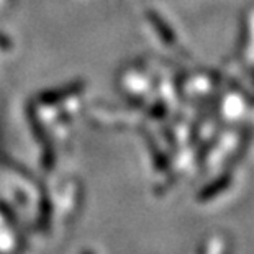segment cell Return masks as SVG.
Wrapping results in <instances>:
<instances>
[{
	"label": "cell",
	"mask_w": 254,
	"mask_h": 254,
	"mask_svg": "<svg viewBox=\"0 0 254 254\" xmlns=\"http://www.w3.org/2000/svg\"><path fill=\"white\" fill-rule=\"evenodd\" d=\"M230 253H231V246L228 238L221 233H213L203 238V241L197 246L193 254H230Z\"/></svg>",
	"instance_id": "6da1fadb"
}]
</instances>
